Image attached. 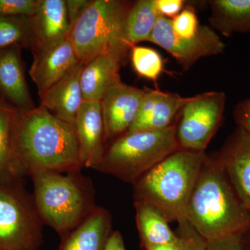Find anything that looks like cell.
Listing matches in <instances>:
<instances>
[{"mask_svg": "<svg viewBox=\"0 0 250 250\" xmlns=\"http://www.w3.org/2000/svg\"><path fill=\"white\" fill-rule=\"evenodd\" d=\"M179 237L178 241L170 243V244L147 247L145 249L146 250H185V243H184V239L180 236Z\"/></svg>", "mask_w": 250, "mask_h": 250, "instance_id": "836d02e7", "label": "cell"}, {"mask_svg": "<svg viewBox=\"0 0 250 250\" xmlns=\"http://www.w3.org/2000/svg\"><path fill=\"white\" fill-rule=\"evenodd\" d=\"M160 16L155 0H139L133 2L126 18L128 38L133 47L141 42H149Z\"/></svg>", "mask_w": 250, "mask_h": 250, "instance_id": "603a6c76", "label": "cell"}, {"mask_svg": "<svg viewBox=\"0 0 250 250\" xmlns=\"http://www.w3.org/2000/svg\"><path fill=\"white\" fill-rule=\"evenodd\" d=\"M122 64L109 56L95 57L83 65L80 85L85 101H100L113 85L121 82Z\"/></svg>", "mask_w": 250, "mask_h": 250, "instance_id": "d6986e66", "label": "cell"}, {"mask_svg": "<svg viewBox=\"0 0 250 250\" xmlns=\"http://www.w3.org/2000/svg\"><path fill=\"white\" fill-rule=\"evenodd\" d=\"M206 242V250H246L242 235H231Z\"/></svg>", "mask_w": 250, "mask_h": 250, "instance_id": "f1b7e54d", "label": "cell"}, {"mask_svg": "<svg viewBox=\"0 0 250 250\" xmlns=\"http://www.w3.org/2000/svg\"><path fill=\"white\" fill-rule=\"evenodd\" d=\"M132 4L122 0H90L69 33L79 62L85 65L106 55L123 64L133 47L126 30Z\"/></svg>", "mask_w": 250, "mask_h": 250, "instance_id": "5b68a950", "label": "cell"}, {"mask_svg": "<svg viewBox=\"0 0 250 250\" xmlns=\"http://www.w3.org/2000/svg\"><path fill=\"white\" fill-rule=\"evenodd\" d=\"M172 29L177 35L191 38L197 34L200 24L195 8L187 6L177 16L171 19Z\"/></svg>", "mask_w": 250, "mask_h": 250, "instance_id": "484cf974", "label": "cell"}, {"mask_svg": "<svg viewBox=\"0 0 250 250\" xmlns=\"http://www.w3.org/2000/svg\"><path fill=\"white\" fill-rule=\"evenodd\" d=\"M145 90L126 84L122 81L111 86L100 100L108 143L129 130L137 116Z\"/></svg>", "mask_w": 250, "mask_h": 250, "instance_id": "30bf717a", "label": "cell"}, {"mask_svg": "<svg viewBox=\"0 0 250 250\" xmlns=\"http://www.w3.org/2000/svg\"><path fill=\"white\" fill-rule=\"evenodd\" d=\"M90 1V0H65L70 27L80 18L85 8L89 4Z\"/></svg>", "mask_w": 250, "mask_h": 250, "instance_id": "1f68e13d", "label": "cell"}, {"mask_svg": "<svg viewBox=\"0 0 250 250\" xmlns=\"http://www.w3.org/2000/svg\"><path fill=\"white\" fill-rule=\"evenodd\" d=\"M243 243L245 246H248V250H250V229L243 236Z\"/></svg>", "mask_w": 250, "mask_h": 250, "instance_id": "e575fe53", "label": "cell"}, {"mask_svg": "<svg viewBox=\"0 0 250 250\" xmlns=\"http://www.w3.org/2000/svg\"><path fill=\"white\" fill-rule=\"evenodd\" d=\"M37 0H0V15L31 16L35 11Z\"/></svg>", "mask_w": 250, "mask_h": 250, "instance_id": "4316f807", "label": "cell"}, {"mask_svg": "<svg viewBox=\"0 0 250 250\" xmlns=\"http://www.w3.org/2000/svg\"><path fill=\"white\" fill-rule=\"evenodd\" d=\"M131 59L135 71L140 76L156 82L164 70V62L160 54L149 47L134 46Z\"/></svg>", "mask_w": 250, "mask_h": 250, "instance_id": "d4e9b609", "label": "cell"}, {"mask_svg": "<svg viewBox=\"0 0 250 250\" xmlns=\"http://www.w3.org/2000/svg\"><path fill=\"white\" fill-rule=\"evenodd\" d=\"M149 42L165 49L173 57L184 71L203 57L223 54L226 45L213 29L200 25L195 36L180 37L172 29L171 19L161 16Z\"/></svg>", "mask_w": 250, "mask_h": 250, "instance_id": "9c48e42d", "label": "cell"}, {"mask_svg": "<svg viewBox=\"0 0 250 250\" xmlns=\"http://www.w3.org/2000/svg\"><path fill=\"white\" fill-rule=\"evenodd\" d=\"M83 65L79 62L41 97L40 106L73 126L77 113L84 101L80 85L81 72Z\"/></svg>", "mask_w": 250, "mask_h": 250, "instance_id": "2e32d148", "label": "cell"}, {"mask_svg": "<svg viewBox=\"0 0 250 250\" xmlns=\"http://www.w3.org/2000/svg\"><path fill=\"white\" fill-rule=\"evenodd\" d=\"M112 232L111 213L97 207L76 228L62 237L59 250H104Z\"/></svg>", "mask_w": 250, "mask_h": 250, "instance_id": "ac0fdd59", "label": "cell"}, {"mask_svg": "<svg viewBox=\"0 0 250 250\" xmlns=\"http://www.w3.org/2000/svg\"><path fill=\"white\" fill-rule=\"evenodd\" d=\"M225 103L226 95L222 91L191 97L176 125L179 149L205 152L223 121Z\"/></svg>", "mask_w": 250, "mask_h": 250, "instance_id": "ba28073f", "label": "cell"}, {"mask_svg": "<svg viewBox=\"0 0 250 250\" xmlns=\"http://www.w3.org/2000/svg\"><path fill=\"white\" fill-rule=\"evenodd\" d=\"M14 149L22 177L38 172H77L83 167L75 127L41 106L16 109Z\"/></svg>", "mask_w": 250, "mask_h": 250, "instance_id": "6da1fadb", "label": "cell"}, {"mask_svg": "<svg viewBox=\"0 0 250 250\" xmlns=\"http://www.w3.org/2000/svg\"><path fill=\"white\" fill-rule=\"evenodd\" d=\"M184 219L206 241L250 229V213L238 198L215 154H207Z\"/></svg>", "mask_w": 250, "mask_h": 250, "instance_id": "7a4b0ae2", "label": "cell"}, {"mask_svg": "<svg viewBox=\"0 0 250 250\" xmlns=\"http://www.w3.org/2000/svg\"><path fill=\"white\" fill-rule=\"evenodd\" d=\"M16 108L0 100V184L23 179L18 170L14 149Z\"/></svg>", "mask_w": 250, "mask_h": 250, "instance_id": "7402d4cb", "label": "cell"}, {"mask_svg": "<svg viewBox=\"0 0 250 250\" xmlns=\"http://www.w3.org/2000/svg\"><path fill=\"white\" fill-rule=\"evenodd\" d=\"M104 250H126L123 236L118 231H113L108 238Z\"/></svg>", "mask_w": 250, "mask_h": 250, "instance_id": "d6a6232c", "label": "cell"}, {"mask_svg": "<svg viewBox=\"0 0 250 250\" xmlns=\"http://www.w3.org/2000/svg\"><path fill=\"white\" fill-rule=\"evenodd\" d=\"M137 116L127 131H159L177 124L182 108L190 98L159 90H144Z\"/></svg>", "mask_w": 250, "mask_h": 250, "instance_id": "4fadbf2b", "label": "cell"}, {"mask_svg": "<svg viewBox=\"0 0 250 250\" xmlns=\"http://www.w3.org/2000/svg\"><path fill=\"white\" fill-rule=\"evenodd\" d=\"M178 233L185 243V250H206L207 242L192 228L186 219L178 222Z\"/></svg>", "mask_w": 250, "mask_h": 250, "instance_id": "83f0119b", "label": "cell"}, {"mask_svg": "<svg viewBox=\"0 0 250 250\" xmlns=\"http://www.w3.org/2000/svg\"><path fill=\"white\" fill-rule=\"evenodd\" d=\"M1 98H0V100H1Z\"/></svg>", "mask_w": 250, "mask_h": 250, "instance_id": "d590c367", "label": "cell"}, {"mask_svg": "<svg viewBox=\"0 0 250 250\" xmlns=\"http://www.w3.org/2000/svg\"><path fill=\"white\" fill-rule=\"evenodd\" d=\"M233 117L238 127L246 131L250 136V98L243 100L235 106Z\"/></svg>", "mask_w": 250, "mask_h": 250, "instance_id": "f546056e", "label": "cell"}, {"mask_svg": "<svg viewBox=\"0 0 250 250\" xmlns=\"http://www.w3.org/2000/svg\"><path fill=\"white\" fill-rule=\"evenodd\" d=\"M36 209L44 225L65 236L95 209L91 181L80 174L38 172L31 175Z\"/></svg>", "mask_w": 250, "mask_h": 250, "instance_id": "277c9868", "label": "cell"}, {"mask_svg": "<svg viewBox=\"0 0 250 250\" xmlns=\"http://www.w3.org/2000/svg\"><path fill=\"white\" fill-rule=\"evenodd\" d=\"M210 25L225 37L250 33V0H211Z\"/></svg>", "mask_w": 250, "mask_h": 250, "instance_id": "ffe728a7", "label": "cell"}, {"mask_svg": "<svg viewBox=\"0 0 250 250\" xmlns=\"http://www.w3.org/2000/svg\"><path fill=\"white\" fill-rule=\"evenodd\" d=\"M32 54L29 75L40 98L79 62L69 36Z\"/></svg>", "mask_w": 250, "mask_h": 250, "instance_id": "7c38bea8", "label": "cell"}, {"mask_svg": "<svg viewBox=\"0 0 250 250\" xmlns=\"http://www.w3.org/2000/svg\"><path fill=\"white\" fill-rule=\"evenodd\" d=\"M19 47L0 52V94L9 105L21 111L36 108L25 74Z\"/></svg>", "mask_w": 250, "mask_h": 250, "instance_id": "e0dca14e", "label": "cell"}, {"mask_svg": "<svg viewBox=\"0 0 250 250\" xmlns=\"http://www.w3.org/2000/svg\"><path fill=\"white\" fill-rule=\"evenodd\" d=\"M134 203L136 225L144 248L170 244L178 241V234L171 229L170 223L160 210L144 202Z\"/></svg>", "mask_w": 250, "mask_h": 250, "instance_id": "44dd1931", "label": "cell"}, {"mask_svg": "<svg viewBox=\"0 0 250 250\" xmlns=\"http://www.w3.org/2000/svg\"><path fill=\"white\" fill-rule=\"evenodd\" d=\"M29 18L32 53L69 36L70 24L65 0H37L35 11Z\"/></svg>", "mask_w": 250, "mask_h": 250, "instance_id": "9a60e30c", "label": "cell"}, {"mask_svg": "<svg viewBox=\"0 0 250 250\" xmlns=\"http://www.w3.org/2000/svg\"><path fill=\"white\" fill-rule=\"evenodd\" d=\"M32 45L29 16L0 15V52L14 47L31 50Z\"/></svg>", "mask_w": 250, "mask_h": 250, "instance_id": "cb8c5ba5", "label": "cell"}, {"mask_svg": "<svg viewBox=\"0 0 250 250\" xmlns=\"http://www.w3.org/2000/svg\"><path fill=\"white\" fill-rule=\"evenodd\" d=\"M176 125L159 131H126L107 143L94 170L133 185L179 149Z\"/></svg>", "mask_w": 250, "mask_h": 250, "instance_id": "8992f818", "label": "cell"}, {"mask_svg": "<svg viewBox=\"0 0 250 250\" xmlns=\"http://www.w3.org/2000/svg\"><path fill=\"white\" fill-rule=\"evenodd\" d=\"M43 225L23 179L0 184V250H40Z\"/></svg>", "mask_w": 250, "mask_h": 250, "instance_id": "52a82bcc", "label": "cell"}, {"mask_svg": "<svg viewBox=\"0 0 250 250\" xmlns=\"http://www.w3.org/2000/svg\"><path fill=\"white\" fill-rule=\"evenodd\" d=\"M215 155L238 198L250 213V135L237 127Z\"/></svg>", "mask_w": 250, "mask_h": 250, "instance_id": "8fae6325", "label": "cell"}, {"mask_svg": "<svg viewBox=\"0 0 250 250\" xmlns=\"http://www.w3.org/2000/svg\"><path fill=\"white\" fill-rule=\"evenodd\" d=\"M207 155L205 152L177 149L133 184L134 202L152 205L169 223H178L185 217Z\"/></svg>", "mask_w": 250, "mask_h": 250, "instance_id": "3957f363", "label": "cell"}, {"mask_svg": "<svg viewBox=\"0 0 250 250\" xmlns=\"http://www.w3.org/2000/svg\"><path fill=\"white\" fill-rule=\"evenodd\" d=\"M156 9L159 14L172 19L183 10L186 1L183 0H155Z\"/></svg>", "mask_w": 250, "mask_h": 250, "instance_id": "4dcf8cb0", "label": "cell"}, {"mask_svg": "<svg viewBox=\"0 0 250 250\" xmlns=\"http://www.w3.org/2000/svg\"><path fill=\"white\" fill-rule=\"evenodd\" d=\"M74 127L82 167L94 169L101 161L107 145L100 101L84 100Z\"/></svg>", "mask_w": 250, "mask_h": 250, "instance_id": "5bb4252c", "label": "cell"}]
</instances>
